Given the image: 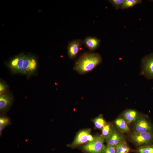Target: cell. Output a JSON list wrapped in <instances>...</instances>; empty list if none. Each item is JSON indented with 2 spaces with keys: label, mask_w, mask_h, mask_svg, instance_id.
<instances>
[{
  "label": "cell",
  "mask_w": 153,
  "mask_h": 153,
  "mask_svg": "<svg viewBox=\"0 0 153 153\" xmlns=\"http://www.w3.org/2000/svg\"><path fill=\"white\" fill-rule=\"evenodd\" d=\"M100 40L95 37L88 36L83 41V44L90 51H94L99 47Z\"/></svg>",
  "instance_id": "8fae6325"
},
{
  "label": "cell",
  "mask_w": 153,
  "mask_h": 153,
  "mask_svg": "<svg viewBox=\"0 0 153 153\" xmlns=\"http://www.w3.org/2000/svg\"><path fill=\"white\" fill-rule=\"evenodd\" d=\"M90 129H84L79 131L77 134L73 142L71 145L74 147L83 144L93 141L95 136L93 137L91 134Z\"/></svg>",
  "instance_id": "52a82bcc"
},
{
  "label": "cell",
  "mask_w": 153,
  "mask_h": 153,
  "mask_svg": "<svg viewBox=\"0 0 153 153\" xmlns=\"http://www.w3.org/2000/svg\"><path fill=\"white\" fill-rule=\"evenodd\" d=\"M8 86L6 84L1 81L0 82V94L6 93Z\"/></svg>",
  "instance_id": "7402d4cb"
},
{
  "label": "cell",
  "mask_w": 153,
  "mask_h": 153,
  "mask_svg": "<svg viewBox=\"0 0 153 153\" xmlns=\"http://www.w3.org/2000/svg\"><path fill=\"white\" fill-rule=\"evenodd\" d=\"M139 116V113L133 109H126L122 113V117L128 124L134 122Z\"/></svg>",
  "instance_id": "7c38bea8"
},
{
  "label": "cell",
  "mask_w": 153,
  "mask_h": 153,
  "mask_svg": "<svg viewBox=\"0 0 153 153\" xmlns=\"http://www.w3.org/2000/svg\"><path fill=\"white\" fill-rule=\"evenodd\" d=\"M8 67L13 72L27 75L33 73L37 70V64L34 56L20 55L13 58L9 62Z\"/></svg>",
  "instance_id": "6da1fadb"
},
{
  "label": "cell",
  "mask_w": 153,
  "mask_h": 153,
  "mask_svg": "<svg viewBox=\"0 0 153 153\" xmlns=\"http://www.w3.org/2000/svg\"><path fill=\"white\" fill-rule=\"evenodd\" d=\"M102 153H116L115 146L107 145Z\"/></svg>",
  "instance_id": "44dd1931"
},
{
  "label": "cell",
  "mask_w": 153,
  "mask_h": 153,
  "mask_svg": "<svg viewBox=\"0 0 153 153\" xmlns=\"http://www.w3.org/2000/svg\"><path fill=\"white\" fill-rule=\"evenodd\" d=\"M13 97L10 93L0 94V111L3 114L10 108L13 101Z\"/></svg>",
  "instance_id": "9c48e42d"
},
{
  "label": "cell",
  "mask_w": 153,
  "mask_h": 153,
  "mask_svg": "<svg viewBox=\"0 0 153 153\" xmlns=\"http://www.w3.org/2000/svg\"><path fill=\"white\" fill-rule=\"evenodd\" d=\"M10 124V120L8 117L5 116H1L0 118V126L4 128Z\"/></svg>",
  "instance_id": "ffe728a7"
},
{
  "label": "cell",
  "mask_w": 153,
  "mask_h": 153,
  "mask_svg": "<svg viewBox=\"0 0 153 153\" xmlns=\"http://www.w3.org/2000/svg\"><path fill=\"white\" fill-rule=\"evenodd\" d=\"M135 152L136 153H153V144L140 146Z\"/></svg>",
  "instance_id": "2e32d148"
},
{
  "label": "cell",
  "mask_w": 153,
  "mask_h": 153,
  "mask_svg": "<svg viewBox=\"0 0 153 153\" xmlns=\"http://www.w3.org/2000/svg\"><path fill=\"white\" fill-rule=\"evenodd\" d=\"M140 74L148 79H153V53L143 58L141 61Z\"/></svg>",
  "instance_id": "277c9868"
},
{
  "label": "cell",
  "mask_w": 153,
  "mask_h": 153,
  "mask_svg": "<svg viewBox=\"0 0 153 153\" xmlns=\"http://www.w3.org/2000/svg\"><path fill=\"white\" fill-rule=\"evenodd\" d=\"M108 1L116 10H118L121 8L124 0H109Z\"/></svg>",
  "instance_id": "d6986e66"
},
{
  "label": "cell",
  "mask_w": 153,
  "mask_h": 153,
  "mask_svg": "<svg viewBox=\"0 0 153 153\" xmlns=\"http://www.w3.org/2000/svg\"><path fill=\"white\" fill-rule=\"evenodd\" d=\"M141 2V0H124L121 8L124 9L132 8Z\"/></svg>",
  "instance_id": "e0dca14e"
},
{
  "label": "cell",
  "mask_w": 153,
  "mask_h": 153,
  "mask_svg": "<svg viewBox=\"0 0 153 153\" xmlns=\"http://www.w3.org/2000/svg\"><path fill=\"white\" fill-rule=\"evenodd\" d=\"M104 139L100 135L95 136L94 139L84 145L82 148L89 153H102L105 148L104 144Z\"/></svg>",
  "instance_id": "8992f818"
},
{
  "label": "cell",
  "mask_w": 153,
  "mask_h": 153,
  "mask_svg": "<svg viewBox=\"0 0 153 153\" xmlns=\"http://www.w3.org/2000/svg\"><path fill=\"white\" fill-rule=\"evenodd\" d=\"M114 128L113 125L111 123H107L102 129L101 136L105 140L110 136Z\"/></svg>",
  "instance_id": "9a60e30c"
},
{
  "label": "cell",
  "mask_w": 153,
  "mask_h": 153,
  "mask_svg": "<svg viewBox=\"0 0 153 153\" xmlns=\"http://www.w3.org/2000/svg\"><path fill=\"white\" fill-rule=\"evenodd\" d=\"M102 59L98 53L85 52L75 62L74 69L80 74L90 72L101 63Z\"/></svg>",
  "instance_id": "7a4b0ae2"
},
{
  "label": "cell",
  "mask_w": 153,
  "mask_h": 153,
  "mask_svg": "<svg viewBox=\"0 0 153 153\" xmlns=\"http://www.w3.org/2000/svg\"><path fill=\"white\" fill-rule=\"evenodd\" d=\"M130 138L134 143L138 146L153 143V133L133 132L130 135Z\"/></svg>",
  "instance_id": "5b68a950"
},
{
  "label": "cell",
  "mask_w": 153,
  "mask_h": 153,
  "mask_svg": "<svg viewBox=\"0 0 153 153\" xmlns=\"http://www.w3.org/2000/svg\"><path fill=\"white\" fill-rule=\"evenodd\" d=\"M114 123L117 128L121 133H129L130 132L128 124L123 117L118 118L115 120Z\"/></svg>",
  "instance_id": "4fadbf2b"
},
{
  "label": "cell",
  "mask_w": 153,
  "mask_h": 153,
  "mask_svg": "<svg viewBox=\"0 0 153 153\" xmlns=\"http://www.w3.org/2000/svg\"><path fill=\"white\" fill-rule=\"evenodd\" d=\"M93 122L95 127L99 129H102L107 124L105 120L101 116H99L95 118L93 120Z\"/></svg>",
  "instance_id": "ac0fdd59"
},
{
  "label": "cell",
  "mask_w": 153,
  "mask_h": 153,
  "mask_svg": "<svg viewBox=\"0 0 153 153\" xmlns=\"http://www.w3.org/2000/svg\"><path fill=\"white\" fill-rule=\"evenodd\" d=\"M133 132L153 133V126L145 115L139 116L134 122Z\"/></svg>",
  "instance_id": "3957f363"
},
{
  "label": "cell",
  "mask_w": 153,
  "mask_h": 153,
  "mask_svg": "<svg viewBox=\"0 0 153 153\" xmlns=\"http://www.w3.org/2000/svg\"><path fill=\"white\" fill-rule=\"evenodd\" d=\"M105 141L107 145L115 146L126 141L124 136L118 132L114 128L110 136L105 139Z\"/></svg>",
  "instance_id": "30bf717a"
},
{
  "label": "cell",
  "mask_w": 153,
  "mask_h": 153,
  "mask_svg": "<svg viewBox=\"0 0 153 153\" xmlns=\"http://www.w3.org/2000/svg\"><path fill=\"white\" fill-rule=\"evenodd\" d=\"M116 153H129L131 149L126 141L121 143L115 146Z\"/></svg>",
  "instance_id": "5bb4252c"
},
{
  "label": "cell",
  "mask_w": 153,
  "mask_h": 153,
  "mask_svg": "<svg viewBox=\"0 0 153 153\" xmlns=\"http://www.w3.org/2000/svg\"><path fill=\"white\" fill-rule=\"evenodd\" d=\"M83 41L81 39L73 40L68 45L67 54L69 58L73 59L77 56L82 48Z\"/></svg>",
  "instance_id": "ba28073f"
}]
</instances>
